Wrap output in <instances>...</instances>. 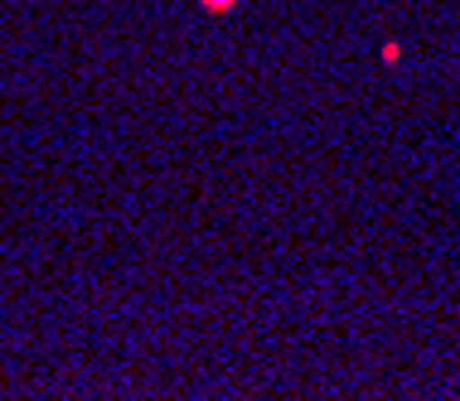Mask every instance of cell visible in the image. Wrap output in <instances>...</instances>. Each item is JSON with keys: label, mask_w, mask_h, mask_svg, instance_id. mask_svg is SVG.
Instances as JSON below:
<instances>
[{"label": "cell", "mask_w": 460, "mask_h": 401, "mask_svg": "<svg viewBox=\"0 0 460 401\" xmlns=\"http://www.w3.org/2000/svg\"><path fill=\"white\" fill-rule=\"evenodd\" d=\"M243 5V0H199V10H204V15H233V10H238Z\"/></svg>", "instance_id": "obj_1"}]
</instances>
